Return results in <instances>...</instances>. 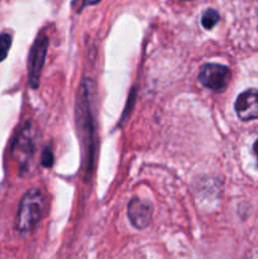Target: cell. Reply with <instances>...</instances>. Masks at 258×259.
<instances>
[{"mask_svg": "<svg viewBox=\"0 0 258 259\" xmlns=\"http://www.w3.org/2000/svg\"><path fill=\"white\" fill-rule=\"evenodd\" d=\"M46 209V199L38 189H32L23 196L17 212L15 228L20 233H28L39 223Z\"/></svg>", "mask_w": 258, "mask_h": 259, "instance_id": "6da1fadb", "label": "cell"}, {"mask_svg": "<svg viewBox=\"0 0 258 259\" xmlns=\"http://www.w3.org/2000/svg\"><path fill=\"white\" fill-rule=\"evenodd\" d=\"M232 73L228 67L218 63H207L202 66L199 73V81L205 88L212 91H223L229 83Z\"/></svg>", "mask_w": 258, "mask_h": 259, "instance_id": "7a4b0ae2", "label": "cell"}, {"mask_svg": "<svg viewBox=\"0 0 258 259\" xmlns=\"http://www.w3.org/2000/svg\"><path fill=\"white\" fill-rule=\"evenodd\" d=\"M47 37H40L34 43L29 58V83L33 89L39 85V76L45 63L46 52H47Z\"/></svg>", "mask_w": 258, "mask_h": 259, "instance_id": "3957f363", "label": "cell"}, {"mask_svg": "<svg viewBox=\"0 0 258 259\" xmlns=\"http://www.w3.org/2000/svg\"><path fill=\"white\" fill-rule=\"evenodd\" d=\"M235 113L242 120L258 119V90L250 89L238 96L235 101Z\"/></svg>", "mask_w": 258, "mask_h": 259, "instance_id": "277c9868", "label": "cell"}, {"mask_svg": "<svg viewBox=\"0 0 258 259\" xmlns=\"http://www.w3.org/2000/svg\"><path fill=\"white\" fill-rule=\"evenodd\" d=\"M128 217L137 229H144L151 223L152 206L141 199H133L128 205Z\"/></svg>", "mask_w": 258, "mask_h": 259, "instance_id": "5b68a950", "label": "cell"}, {"mask_svg": "<svg viewBox=\"0 0 258 259\" xmlns=\"http://www.w3.org/2000/svg\"><path fill=\"white\" fill-rule=\"evenodd\" d=\"M220 19V15L217 10L214 9H207L206 12L202 14L201 18V24L205 29H211L217 25V23L219 22Z\"/></svg>", "mask_w": 258, "mask_h": 259, "instance_id": "8992f818", "label": "cell"}, {"mask_svg": "<svg viewBox=\"0 0 258 259\" xmlns=\"http://www.w3.org/2000/svg\"><path fill=\"white\" fill-rule=\"evenodd\" d=\"M10 46H12V35L8 34V33L0 34V62L5 60V57L8 56Z\"/></svg>", "mask_w": 258, "mask_h": 259, "instance_id": "52a82bcc", "label": "cell"}, {"mask_svg": "<svg viewBox=\"0 0 258 259\" xmlns=\"http://www.w3.org/2000/svg\"><path fill=\"white\" fill-rule=\"evenodd\" d=\"M42 164L45 167H52L53 164V153L50 148H46L42 153Z\"/></svg>", "mask_w": 258, "mask_h": 259, "instance_id": "ba28073f", "label": "cell"}, {"mask_svg": "<svg viewBox=\"0 0 258 259\" xmlns=\"http://www.w3.org/2000/svg\"><path fill=\"white\" fill-rule=\"evenodd\" d=\"M253 151H254L255 156H257V163H258V139L254 142V144H253Z\"/></svg>", "mask_w": 258, "mask_h": 259, "instance_id": "9c48e42d", "label": "cell"}, {"mask_svg": "<svg viewBox=\"0 0 258 259\" xmlns=\"http://www.w3.org/2000/svg\"><path fill=\"white\" fill-rule=\"evenodd\" d=\"M99 2H100V0H83V3H85L86 5H94Z\"/></svg>", "mask_w": 258, "mask_h": 259, "instance_id": "30bf717a", "label": "cell"}]
</instances>
